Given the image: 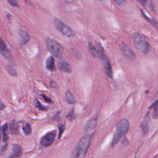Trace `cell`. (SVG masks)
Instances as JSON below:
<instances>
[{"instance_id":"cell-1","label":"cell","mask_w":158,"mask_h":158,"mask_svg":"<svg viewBox=\"0 0 158 158\" xmlns=\"http://www.w3.org/2000/svg\"><path fill=\"white\" fill-rule=\"evenodd\" d=\"M92 136L93 134H86L80 139L72 153L71 158H85Z\"/></svg>"},{"instance_id":"cell-2","label":"cell","mask_w":158,"mask_h":158,"mask_svg":"<svg viewBox=\"0 0 158 158\" xmlns=\"http://www.w3.org/2000/svg\"><path fill=\"white\" fill-rule=\"evenodd\" d=\"M129 127V122L126 119L120 120L119 122H117L116 125V130L111 143L112 147H114L118 143L122 137L124 136L128 132Z\"/></svg>"},{"instance_id":"cell-3","label":"cell","mask_w":158,"mask_h":158,"mask_svg":"<svg viewBox=\"0 0 158 158\" xmlns=\"http://www.w3.org/2000/svg\"><path fill=\"white\" fill-rule=\"evenodd\" d=\"M132 40L135 46L143 54L147 53L150 49V46L146 40L138 33H134L132 35Z\"/></svg>"},{"instance_id":"cell-4","label":"cell","mask_w":158,"mask_h":158,"mask_svg":"<svg viewBox=\"0 0 158 158\" xmlns=\"http://www.w3.org/2000/svg\"><path fill=\"white\" fill-rule=\"evenodd\" d=\"M46 43L48 49L54 56L59 57L64 52V48L56 40L50 38H47L46 40Z\"/></svg>"},{"instance_id":"cell-5","label":"cell","mask_w":158,"mask_h":158,"mask_svg":"<svg viewBox=\"0 0 158 158\" xmlns=\"http://www.w3.org/2000/svg\"><path fill=\"white\" fill-rule=\"evenodd\" d=\"M54 23L57 30L59 31L64 36L70 38L75 35L73 31L60 20L55 18L54 20Z\"/></svg>"},{"instance_id":"cell-6","label":"cell","mask_w":158,"mask_h":158,"mask_svg":"<svg viewBox=\"0 0 158 158\" xmlns=\"http://www.w3.org/2000/svg\"><path fill=\"white\" fill-rule=\"evenodd\" d=\"M56 131L55 130L51 131L47 133L43 136L41 137L40 139V144L44 147H48L51 145L56 138Z\"/></svg>"},{"instance_id":"cell-7","label":"cell","mask_w":158,"mask_h":158,"mask_svg":"<svg viewBox=\"0 0 158 158\" xmlns=\"http://www.w3.org/2000/svg\"><path fill=\"white\" fill-rule=\"evenodd\" d=\"M0 52L4 57L7 59L8 60L10 61L13 60V56L11 54L7 46H6L5 42L4 41V40H2L1 36H0Z\"/></svg>"},{"instance_id":"cell-8","label":"cell","mask_w":158,"mask_h":158,"mask_svg":"<svg viewBox=\"0 0 158 158\" xmlns=\"http://www.w3.org/2000/svg\"><path fill=\"white\" fill-rule=\"evenodd\" d=\"M121 51L124 56L128 58L130 60H133L135 58V55L134 52L124 43H122L121 44Z\"/></svg>"},{"instance_id":"cell-9","label":"cell","mask_w":158,"mask_h":158,"mask_svg":"<svg viewBox=\"0 0 158 158\" xmlns=\"http://www.w3.org/2000/svg\"><path fill=\"white\" fill-rule=\"evenodd\" d=\"M98 116H96L94 118H92L89 120L88 121L86 127H85V131L87 134H93L95 127L96 126Z\"/></svg>"},{"instance_id":"cell-10","label":"cell","mask_w":158,"mask_h":158,"mask_svg":"<svg viewBox=\"0 0 158 158\" xmlns=\"http://www.w3.org/2000/svg\"><path fill=\"white\" fill-rule=\"evenodd\" d=\"M140 127H141V130L143 131V135H144V136L146 135L149 130V119L148 115H146L145 116L144 119L141 122Z\"/></svg>"},{"instance_id":"cell-11","label":"cell","mask_w":158,"mask_h":158,"mask_svg":"<svg viewBox=\"0 0 158 158\" xmlns=\"http://www.w3.org/2000/svg\"><path fill=\"white\" fill-rule=\"evenodd\" d=\"M58 67L60 70L65 72H70L72 71L70 64L64 59H61L59 61Z\"/></svg>"},{"instance_id":"cell-12","label":"cell","mask_w":158,"mask_h":158,"mask_svg":"<svg viewBox=\"0 0 158 158\" xmlns=\"http://www.w3.org/2000/svg\"><path fill=\"white\" fill-rule=\"evenodd\" d=\"M22 154V148L20 145L16 144H14L11 154L9 155L8 158H14L20 156Z\"/></svg>"},{"instance_id":"cell-13","label":"cell","mask_w":158,"mask_h":158,"mask_svg":"<svg viewBox=\"0 0 158 158\" xmlns=\"http://www.w3.org/2000/svg\"><path fill=\"white\" fill-rule=\"evenodd\" d=\"M19 37H20V44L23 45L27 43L29 40H30V36L28 35V33L23 30L22 29H20L19 31Z\"/></svg>"},{"instance_id":"cell-14","label":"cell","mask_w":158,"mask_h":158,"mask_svg":"<svg viewBox=\"0 0 158 158\" xmlns=\"http://www.w3.org/2000/svg\"><path fill=\"white\" fill-rule=\"evenodd\" d=\"M104 60V71L106 74L107 75L108 77H109L110 78H112V67L110 64V62L109 60V59L107 58H106L105 59L103 60Z\"/></svg>"},{"instance_id":"cell-15","label":"cell","mask_w":158,"mask_h":158,"mask_svg":"<svg viewBox=\"0 0 158 158\" xmlns=\"http://www.w3.org/2000/svg\"><path fill=\"white\" fill-rule=\"evenodd\" d=\"M46 67L48 70L50 71H54L56 70V66H55V62L54 59L52 56H50L48 57V59L46 60Z\"/></svg>"},{"instance_id":"cell-16","label":"cell","mask_w":158,"mask_h":158,"mask_svg":"<svg viewBox=\"0 0 158 158\" xmlns=\"http://www.w3.org/2000/svg\"><path fill=\"white\" fill-rule=\"evenodd\" d=\"M150 110H152V117L154 119L158 118V101H155L149 107Z\"/></svg>"},{"instance_id":"cell-17","label":"cell","mask_w":158,"mask_h":158,"mask_svg":"<svg viewBox=\"0 0 158 158\" xmlns=\"http://www.w3.org/2000/svg\"><path fill=\"white\" fill-rule=\"evenodd\" d=\"M9 128L12 134H17L19 132L18 124L15 120H12L9 123Z\"/></svg>"},{"instance_id":"cell-18","label":"cell","mask_w":158,"mask_h":158,"mask_svg":"<svg viewBox=\"0 0 158 158\" xmlns=\"http://www.w3.org/2000/svg\"><path fill=\"white\" fill-rule=\"evenodd\" d=\"M140 11H141V12L142 13L143 16L148 22H149L155 28H156L157 29H158V22H157L156 20H154V19H152V18H151V17L148 16L147 14L144 12V10H143V9H140Z\"/></svg>"},{"instance_id":"cell-19","label":"cell","mask_w":158,"mask_h":158,"mask_svg":"<svg viewBox=\"0 0 158 158\" xmlns=\"http://www.w3.org/2000/svg\"><path fill=\"white\" fill-rule=\"evenodd\" d=\"M65 99L69 104H74L75 102L74 96L69 90H67L65 93Z\"/></svg>"},{"instance_id":"cell-20","label":"cell","mask_w":158,"mask_h":158,"mask_svg":"<svg viewBox=\"0 0 158 158\" xmlns=\"http://www.w3.org/2000/svg\"><path fill=\"white\" fill-rule=\"evenodd\" d=\"M23 131L26 135H29L31 133V127L28 123H25L22 127Z\"/></svg>"},{"instance_id":"cell-21","label":"cell","mask_w":158,"mask_h":158,"mask_svg":"<svg viewBox=\"0 0 158 158\" xmlns=\"http://www.w3.org/2000/svg\"><path fill=\"white\" fill-rule=\"evenodd\" d=\"M2 135H3V141L4 142H6L8 139V135H7V123H5L2 127Z\"/></svg>"},{"instance_id":"cell-22","label":"cell","mask_w":158,"mask_h":158,"mask_svg":"<svg viewBox=\"0 0 158 158\" xmlns=\"http://www.w3.org/2000/svg\"><path fill=\"white\" fill-rule=\"evenodd\" d=\"M138 2L143 4L145 7H146L147 8H148L151 10H153V9H154L152 2L150 1H138Z\"/></svg>"},{"instance_id":"cell-23","label":"cell","mask_w":158,"mask_h":158,"mask_svg":"<svg viewBox=\"0 0 158 158\" xmlns=\"http://www.w3.org/2000/svg\"><path fill=\"white\" fill-rule=\"evenodd\" d=\"M6 69L7 72L13 76H16L17 75V72L16 70L11 66V65H7L6 66Z\"/></svg>"},{"instance_id":"cell-24","label":"cell","mask_w":158,"mask_h":158,"mask_svg":"<svg viewBox=\"0 0 158 158\" xmlns=\"http://www.w3.org/2000/svg\"><path fill=\"white\" fill-rule=\"evenodd\" d=\"M35 106H36V107H38V108L39 109H40V110H46V109H48V107H45V106L41 105V103H40L37 99L35 100Z\"/></svg>"},{"instance_id":"cell-25","label":"cell","mask_w":158,"mask_h":158,"mask_svg":"<svg viewBox=\"0 0 158 158\" xmlns=\"http://www.w3.org/2000/svg\"><path fill=\"white\" fill-rule=\"evenodd\" d=\"M64 129H65V124H60L59 125V136H58L59 138H60L61 135L64 132Z\"/></svg>"},{"instance_id":"cell-26","label":"cell","mask_w":158,"mask_h":158,"mask_svg":"<svg viewBox=\"0 0 158 158\" xmlns=\"http://www.w3.org/2000/svg\"><path fill=\"white\" fill-rule=\"evenodd\" d=\"M41 96L43 98V99H44L46 102H52V101L51 100V99L49 98H48L45 94H41Z\"/></svg>"},{"instance_id":"cell-27","label":"cell","mask_w":158,"mask_h":158,"mask_svg":"<svg viewBox=\"0 0 158 158\" xmlns=\"http://www.w3.org/2000/svg\"><path fill=\"white\" fill-rule=\"evenodd\" d=\"M8 2L9 3V4H10L12 6H17V5H18V4H17V1H14V0H10V1H8Z\"/></svg>"},{"instance_id":"cell-28","label":"cell","mask_w":158,"mask_h":158,"mask_svg":"<svg viewBox=\"0 0 158 158\" xmlns=\"http://www.w3.org/2000/svg\"><path fill=\"white\" fill-rule=\"evenodd\" d=\"M115 2L120 6H122V5H123V4L126 3V1H123V0H120V1H115Z\"/></svg>"},{"instance_id":"cell-29","label":"cell","mask_w":158,"mask_h":158,"mask_svg":"<svg viewBox=\"0 0 158 158\" xmlns=\"http://www.w3.org/2000/svg\"><path fill=\"white\" fill-rule=\"evenodd\" d=\"M73 115H74V112H73V110H71V112L69 114V115H67V117H68V118H69L70 119H73Z\"/></svg>"},{"instance_id":"cell-30","label":"cell","mask_w":158,"mask_h":158,"mask_svg":"<svg viewBox=\"0 0 158 158\" xmlns=\"http://www.w3.org/2000/svg\"><path fill=\"white\" fill-rule=\"evenodd\" d=\"M5 107L4 104L0 101V110H2Z\"/></svg>"},{"instance_id":"cell-31","label":"cell","mask_w":158,"mask_h":158,"mask_svg":"<svg viewBox=\"0 0 158 158\" xmlns=\"http://www.w3.org/2000/svg\"><path fill=\"white\" fill-rule=\"evenodd\" d=\"M51 86L52 87V88H55V86H57V84L56 83H54V82H53V81H51Z\"/></svg>"},{"instance_id":"cell-32","label":"cell","mask_w":158,"mask_h":158,"mask_svg":"<svg viewBox=\"0 0 158 158\" xmlns=\"http://www.w3.org/2000/svg\"><path fill=\"white\" fill-rule=\"evenodd\" d=\"M67 3H72L73 2V1H65Z\"/></svg>"},{"instance_id":"cell-33","label":"cell","mask_w":158,"mask_h":158,"mask_svg":"<svg viewBox=\"0 0 158 158\" xmlns=\"http://www.w3.org/2000/svg\"><path fill=\"white\" fill-rule=\"evenodd\" d=\"M1 128H0V140H1Z\"/></svg>"},{"instance_id":"cell-34","label":"cell","mask_w":158,"mask_h":158,"mask_svg":"<svg viewBox=\"0 0 158 158\" xmlns=\"http://www.w3.org/2000/svg\"><path fill=\"white\" fill-rule=\"evenodd\" d=\"M134 158H136V157H134Z\"/></svg>"}]
</instances>
